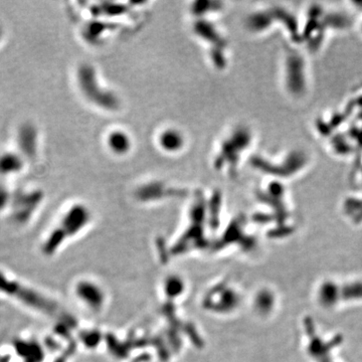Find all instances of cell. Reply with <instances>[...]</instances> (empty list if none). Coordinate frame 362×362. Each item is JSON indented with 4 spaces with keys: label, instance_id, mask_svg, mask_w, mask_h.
I'll return each instance as SVG.
<instances>
[{
    "label": "cell",
    "instance_id": "3957f363",
    "mask_svg": "<svg viewBox=\"0 0 362 362\" xmlns=\"http://www.w3.org/2000/svg\"><path fill=\"white\" fill-rule=\"evenodd\" d=\"M106 144L111 152L116 155L127 154L132 146L130 136L123 130L114 129L107 134Z\"/></svg>",
    "mask_w": 362,
    "mask_h": 362
},
{
    "label": "cell",
    "instance_id": "277c9868",
    "mask_svg": "<svg viewBox=\"0 0 362 362\" xmlns=\"http://www.w3.org/2000/svg\"><path fill=\"white\" fill-rule=\"evenodd\" d=\"M25 161L21 159L19 152H0V179L7 178L11 174H17L22 170Z\"/></svg>",
    "mask_w": 362,
    "mask_h": 362
},
{
    "label": "cell",
    "instance_id": "6da1fadb",
    "mask_svg": "<svg viewBox=\"0 0 362 362\" xmlns=\"http://www.w3.org/2000/svg\"><path fill=\"white\" fill-rule=\"evenodd\" d=\"M250 131L242 126L233 128L219 143V148L216 150L214 157V163L218 170L232 175L237 171V167L242 159V155L235 150L245 151L249 144L238 146L240 144L251 141Z\"/></svg>",
    "mask_w": 362,
    "mask_h": 362
},
{
    "label": "cell",
    "instance_id": "7a4b0ae2",
    "mask_svg": "<svg viewBox=\"0 0 362 362\" xmlns=\"http://www.w3.org/2000/svg\"><path fill=\"white\" fill-rule=\"evenodd\" d=\"M157 144L164 152L176 153L184 148L185 137L176 128H165L159 132Z\"/></svg>",
    "mask_w": 362,
    "mask_h": 362
}]
</instances>
